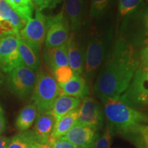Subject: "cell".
Masks as SVG:
<instances>
[{"instance_id": "1", "label": "cell", "mask_w": 148, "mask_h": 148, "mask_svg": "<svg viewBox=\"0 0 148 148\" xmlns=\"http://www.w3.org/2000/svg\"><path fill=\"white\" fill-rule=\"evenodd\" d=\"M106 58L94 85V92L103 103L119 99L140 65L137 49L121 36Z\"/></svg>"}, {"instance_id": "2", "label": "cell", "mask_w": 148, "mask_h": 148, "mask_svg": "<svg viewBox=\"0 0 148 148\" xmlns=\"http://www.w3.org/2000/svg\"><path fill=\"white\" fill-rule=\"evenodd\" d=\"M105 103L108 126L112 134L139 135L148 125V114L132 108L119 99H110Z\"/></svg>"}, {"instance_id": "3", "label": "cell", "mask_w": 148, "mask_h": 148, "mask_svg": "<svg viewBox=\"0 0 148 148\" xmlns=\"http://www.w3.org/2000/svg\"><path fill=\"white\" fill-rule=\"evenodd\" d=\"M112 31L93 28L90 32L84 51V76L90 79L107 58L110 50Z\"/></svg>"}, {"instance_id": "4", "label": "cell", "mask_w": 148, "mask_h": 148, "mask_svg": "<svg viewBox=\"0 0 148 148\" xmlns=\"http://www.w3.org/2000/svg\"><path fill=\"white\" fill-rule=\"evenodd\" d=\"M60 95V88L53 75L40 69L36 73V80L32 95L33 103L38 114L50 112L53 103Z\"/></svg>"}, {"instance_id": "5", "label": "cell", "mask_w": 148, "mask_h": 148, "mask_svg": "<svg viewBox=\"0 0 148 148\" xmlns=\"http://www.w3.org/2000/svg\"><path fill=\"white\" fill-rule=\"evenodd\" d=\"M123 24L121 37L135 48L148 43V7L138 9L126 16Z\"/></svg>"}, {"instance_id": "6", "label": "cell", "mask_w": 148, "mask_h": 148, "mask_svg": "<svg viewBox=\"0 0 148 148\" xmlns=\"http://www.w3.org/2000/svg\"><path fill=\"white\" fill-rule=\"evenodd\" d=\"M119 99L138 110L148 106V66L139 65Z\"/></svg>"}, {"instance_id": "7", "label": "cell", "mask_w": 148, "mask_h": 148, "mask_svg": "<svg viewBox=\"0 0 148 148\" xmlns=\"http://www.w3.org/2000/svg\"><path fill=\"white\" fill-rule=\"evenodd\" d=\"M36 80V73L22 64L8 73V84L11 91L21 99L32 95Z\"/></svg>"}, {"instance_id": "8", "label": "cell", "mask_w": 148, "mask_h": 148, "mask_svg": "<svg viewBox=\"0 0 148 148\" xmlns=\"http://www.w3.org/2000/svg\"><path fill=\"white\" fill-rule=\"evenodd\" d=\"M70 23L63 9L56 15L47 17L45 47L53 48L65 45L70 36Z\"/></svg>"}, {"instance_id": "9", "label": "cell", "mask_w": 148, "mask_h": 148, "mask_svg": "<svg viewBox=\"0 0 148 148\" xmlns=\"http://www.w3.org/2000/svg\"><path fill=\"white\" fill-rule=\"evenodd\" d=\"M19 34L0 36V69L9 73L21 64L18 53Z\"/></svg>"}, {"instance_id": "10", "label": "cell", "mask_w": 148, "mask_h": 148, "mask_svg": "<svg viewBox=\"0 0 148 148\" xmlns=\"http://www.w3.org/2000/svg\"><path fill=\"white\" fill-rule=\"evenodd\" d=\"M47 21V16H45L40 11L36 10L34 17L29 19L23 28L19 31L20 38L40 49L45 40Z\"/></svg>"}, {"instance_id": "11", "label": "cell", "mask_w": 148, "mask_h": 148, "mask_svg": "<svg viewBox=\"0 0 148 148\" xmlns=\"http://www.w3.org/2000/svg\"><path fill=\"white\" fill-rule=\"evenodd\" d=\"M99 131L103 124V112L99 103L90 97H85L78 108L77 123Z\"/></svg>"}, {"instance_id": "12", "label": "cell", "mask_w": 148, "mask_h": 148, "mask_svg": "<svg viewBox=\"0 0 148 148\" xmlns=\"http://www.w3.org/2000/svg\"><path fill=\"white\" fill-rule=\"evenodd\" d=\"M69 66L75 75H82L84 71L85 49L76 36V32L70 34L66 43Z\"/></svg>"}, {"instance_id": "13", "label": "cell", "mask_w": 148, "mask_h": 148, "mask_svg": "<svg viewBox=\"0 0 148 148\" xmlns=\"http://www.w3.org/2000/svg\"><path fill=\"white\" fill-rule=\"evenodd\" d=\"M98 134L92 127L76 123L62 138L77 148H90Z\"/></svg>"}, {"instance_id": "14", "label": "cell", "mask_w": 148, "mask_h": 148, "mask_svg": "<svg viewBox=\"0 0 148 148\" xmlns=\"http://www.w3.org/2000/svg\"><path fill=\"white\" fill-rule=\"evenodd\" d=\"M63 10L69 19L71 32H77L84 23L86 0H66Z\"/></svg>"}, {"instance_id": "15", "label": "cell", "mask_w": 148, "mask_h": 148, "mask_svg": "<svg viewBox=\"0 0 148 148\" xmlns=\"http://www.w3.org/2000/svg\"><path fill=\"white\" fill-rule=\"evenodd\" d=\"M39 51L40 49L34 47L22 38H19L18 53L21 63L36 73L40 69Z\"/></svg>"}, {"instance_id": "16", "label": "cell", "mask_w": 148, "mask_h": 148, "mask_svg": "<svg viewBox=\"0 0 148 148\" xmlns=\"http://www.w3.org/2000/svg\"><path fill=\"white\" fill-rule=\"evenodd\" d=\"M56 120L50 112L37 114L34 132L38 141L43 145H48L49 136L52 132Z\"/></svg>"}, {"instance_id": "17", "label": "cell", "mask_w": 148, "mask_h": 148, "mask_svg": "<svg viewBox=\"0 0 148 148\" xmlns=\"http://www.w3.org/2000/svg\"><path fill=\"white\" fill-rule=\"evenodd\" d=\"M59 86L60 88V95L83 99L90 94L87 82L82 75H74L69 81L59 85Z\"/></svg>"}, {"instance_id": "18", "label": "cell", "mask_w": 148, "mask_h": 148, "mask_svg": "<svg viewBox=\"0 0 148 148\" xmlns=\"http://www.w3.org/2000/svg\"><path fill=\"white\" fill-rule=\"evenodd\" d=\"M43 58L48 69L52 72L59 67L69 66L66 44L57 47H45Z\"/></svg>"}, {"instance_id": "19", "label": "cell", "mask_w": 148, "mask_h": 148, "mask_svg": "<svg viewBox=\"0 0 148 148\" xmlns=\"http://www.w3.org/2000/svg\"><path fill=\"white\" fill-rule=\"evenodd\" d=\"M81 99L66 95H60L53 103L50 113L54 116L56 121L69 113L71 111L79 108Z\"/></svg>"}, {"instance_id": "20", "label": "cell", "mask_w": 148, "mask_h": 148, "mask_svg": "<svg viewBox=\"0 0 148 148\" xmlns=\"http://www.w3.org/2000/svg\"><path fill=\"white\" fill-rule=\"evenodd\" d=\"M77 117H78V108L71 111L56 121L52 132L49 136L48 145L53 143L58 138L64 136L72 127L76 124Z\"/></svg>"}, {"instance_id": "21", "label": "cell", "mask_w": 148, "mask_h": 148, "mask_svg": "<svg viewBox=\"0 0 148 148\" xmlns=\"http://www.w3.org/2000/svg\"><path fill=\"white\" fill-rule=\"evenodd\" d=\"M7 148H49L48 145L41 144L32 130H26L16 134L10 138Z\"/></svg>"}, {"instance_id": "22", "label": "cell", "mask_w": 148, "mask_h": 148, "mask_svg": "<svg viewBox=\"0 0 148 148\" xmlns=\"http://www.w3.org/2000/svg\"><path fill=\"white\" fill-rule=\"evenodd\" d=\"M8 22L19 32L27 23L26 20L18 14L5 0H0V23Z\"/></svg>"}, {"instance_id": "23", "label": "cell", "mask_w": 148, "mask_h": 148, "mask_svg": "<svg viewBox=\"0 0 148 148\" xmlns=\"http://www.w3.org/2000/svg\"><path fill=\"white\" fill-rule=\"evenodd\" d=\"M38 114V110L34 103H29L20 111L16 121V126L18 130L26 131L32 126Z\"/></svg>"}, {"instance_id": "24", "label": "cell", "mask_w": 148, "mask_h": 148, "mask_svg": "<svg viewBox=\"0 0 148 148\" xmlns=\"http://www.w3.org/2000/svg\"><path fill=\"white\" fill-rule=\"evenodd\" d=\"M8 4L27 21L32 18L33 11L34 10L31 0H5Z\"/></svg>"}, {"instance_id": "25", "label": "cell", "mask_w": 148, "mask_h": 148, "mask_svg": "<svg viewBox=\"0 0 148 148\" xmlns=\"http://www.w3.org/2000/svg\"><path fill=\"white\" fill-rule=\"evenodd\" d=\"M143 0H119V13L121 17L129 15L136 11Z\"/></svg>"}, {"instance_id": "26", "label": "cell", "mask_w": 148, "mask_h": 148, "mask_svg": "<svg viewBox=\"0 0 148 148\" xmlns=\"http://www.w3.org/2000/svg\"><path fill=\"white\" fill-rule=\"evenodd\" d=\"M112 132L107 125L101 134H97L90 148H109L111 144Z\"/></svg>"}, {"instance_id": "27", "label": "cell", "mask_w": 148, "mask_h": 148, "mask_svg": "<svg viewBox=\"0 0 148 148\" xmlns=\"http://www.w3.org/2000/svg\"><path fill=\"white\" fill-rule=\"evenodd\" d=\"M53 77L58 85L63 84L69 81L74 76L75 73L69 66H62L56 69L53 72Z\"/></svg>"}, {"instance_id": "28", "label": "cell", "mask_w": 148, "mask_h": 148, "mask_svg": "<svg viewBox=\"0 0 148 148\" xmlns=\"http://www.w3.org/2000/svg\"><path fill=\"white\" fill-rule=\"evenodd\" d=\"M110 0H90V16L97 18L101 15L106 10Z\"/></svg>"}, {"instance_id": "29", "label": "cell", "mask_w": 148, "mask_h": 148, "mask_svg": "<svg viewBox=\"0 0 148 148\" xmlns=\"http://www.w3.org/2000/svg\"><path fill=\"white\" fill-rule=\"evenodd\" d=\"M48 145L49 148H77L76 146L73 145L62 137L58 138L53 143Z\"/></svg>"}, {"instance_id": "30", "label": "cell", "mask_w": 148, "mask_h": 148, "mask_svg": "<svg viewBox=\"0 0 148 148\" xmlns=\"http://www.w3.org/2000/svg\"><path fill=\"white\" fill-rule=\"evenodd\" d=\"M138 56H139L140 65L148 66V43L140 48L138 52Z\"/></svg>"}, {"instance_id": "31", "label": "cell", "mask_w": 148, "mask_h": 148, "mask_svg": "<svg viewBox=\"0 0 148 148\" xmlns=\"http://www.w3.org/2000/svg\"><path fill=\"white\" fill-rule=\"evenodd\" d=\"M36 10L41 11L45 8H49V0H31Z\"/></svg>"}, {"instance_id": "32", "label": "cell", "mask_w": 148, "mask_h": 148, "mask_svg": "<svg viewBox=\"0 0 148 148\" xmlns=\"http://www.w3.org/2000/svg\"><path fill=\"white\" fill-rule=\"evenodd\" d=\"M5 128V121L3 109L0 106V134L4 132Z\"/></svg>"}, {"instance_id": "33", "label": "cell", "mask_w": 148, "mask_h": 148, "mask_svg": "<svg viewBox=\"0 0 148 148\" xmlns=\"http://www.w3.org/2000/svg\"><path fill=\"white\" fill-rule=\"evenodd\" d=\"M140 136L141 138L142 141L145 144V146L148 147V125H147L140 134Z\"/></svg>"}, {"instance_id": "34", "label": "cell", "mask_w": 148, "mask_h": 148, "mask_svg": "<svg viewBox=\"0 0 148 148\" xmlns=\"http://www.w3.org/2000/svg\"><path fill=\"white\" fill-rule=\"evenodd\" d=\"M10 138L0 136V148H7L10 143Z\"/></svg>"}, {"instance_id": "35", "label": "cell", "mask_w": 148, "mask_h": 148, "mask_svg": "<svg viewBox=\"0 0 148 148\" xmlns=\"http://www.w3.org/2000/svg\"><path fill=\"white\" fill-rule=\"evenodd\" d=\"M64 0H49V8H53Z\"/></svg>"}]
</instances>
